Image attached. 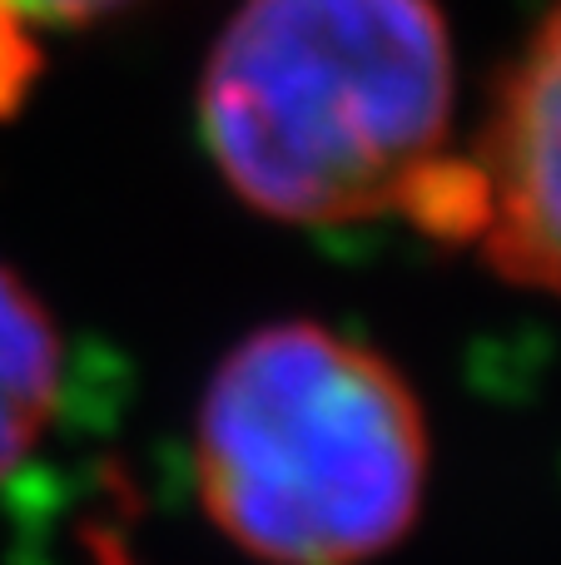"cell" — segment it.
Segmentation results:
<instances>
[{
    "label": "cell",
    "instance_id": "6da1fadb",
    "mask_svg": "<svg viewBox=\"0 0 561 565\" xmlns=\"http://www.w3.org/2000/svg\"><path fill=\"white\" fill-rule=\"evenodd\" d=\"M219 174L284 224L413 209L443 164L453 45L433 0H244L199 89Z\"/></svg>",
    "mask_w": 561,
    "mask_h": 565
},
{
    "label": "cell",
    "instance_id": "7a4b0ae2",
    "mask_svg": "<svg viewBox=\"0 0 561 565\" xmlns=\"http://www.w3.org/2000/svg\"><path fill=\"white\" fill-rule=\"evenodd\" d=\"M194 471L204 511L248 556L363 565L413 531L427 422L373 348L318 322H274L209 377Z\"/></svg>",
    "mask_w": 561,
    "mask_h": 565
},
{
    "label": "cell",
    "instance_id": "3957f363",
    "mask_svg": "<svg viewBox=\"0 0 561 565\" xmlns=\"http://www.w3.org/2000/svg\"><path fill=\"white\" fill-rule=\"evenodd\" d=\"M477 179L487 258L561 298V0L507 85Z\"/></svg>",
    "mask_w": 561,
    "mask_h": 565
},
{
    "label": "cell",
    "instance_id": "277c9868",
    "mask_svg": "<svg viewBox=\"0 0 561 565\" xmlns=\"http://www.w3.org/2000/svg\"><path fill=\"white\" fill-rule=\"evenodd\" d=\"M60 332L45 302L0 268V477L30 457L55 417Z\"/></svg>",
    "mask_w": 561,
    "mask_h": 565
},
{
    "label": "cell",
    "instance_id": "5b68a950",
    "mask_svg": "<svg viewBox=\"0 0 561 565\" xmlns=\"http://www.w3.org/2000/svg\"><path fill=\"white\" fill-rule=\"evenodd\" d=\"M35 70H40V50L30 45L25 20L10 6H0V115H10L25 99Z\"/></svg>",
    "mask_w": 561,
    "mask_h": 565
},
{
    "label": "cell",
    "instance_id": "8992f818",
    "mask_svg": "<svg viewBox=\"0 0 561 565\" xmlns=\"http://www.w3.org/2000/svg\"><path fill=\"white\" fill-rule=\"evenodd\" d=\"M10 6L20 20H45V25H80V20H95L105 10H119L125 0H0Z\"/></svg>",
    "mask_w": 561,
    "mask_h": 565
}]
</instances>
